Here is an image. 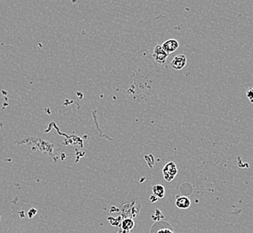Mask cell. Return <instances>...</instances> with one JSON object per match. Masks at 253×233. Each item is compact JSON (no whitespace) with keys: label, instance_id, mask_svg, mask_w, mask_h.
Returning <instances> with one entry per match:
<instances>
[{"label":"cell","instance_id":"cell-3","mask_svg":"<svg viewBox=\"0 0 253 233\" xmlns=\"http://www.w3.org/2000/svg\"><path fill=\"white\" fill-rule=\"evenodd\" d=\"M186 64H187V58L185 55H178L172 59L170 65L175 70H181L182 68H185Z\"/></svg>","mask_w":253,"mask_h":233},{"label":"cell","instance_id":"cell-2","mask_svg":"<svg viewBox=\"0 0 253 233\" xmlns=\"http://www.w3.org/2000/svg\"><path fill=\"white\" fill-rule=\"evenodd\" d=\"M168 54L166 53V51L163 49L162 45H157L155 48L154 53H153V58L155 59L156 63L158 64H165L166 63V59L168 58Z\"/></svg>","mask_w":253,"mask_h":233},{"label":"cell","instance_id":"cell-9","mask_svg":"<svg viewBox=\"0 0 253 233\" xmlns=\"http://www.w3.org/2000/svg\"><path fill=\"white\" fill-rule=\"evenodd\" d=\"M156 233H174L170 229H161Z\"/></svg>","mask_w":253,"mask_h":233},{"label":"cell","instance_id":"cell-7","mask_svg":"<svg viewBox=\"0 0 253 233\" xmlns=\"http://www.w3.org/2000/svg\"><path fill=\"white\" fill-rule=\"evenodd\" d=\"M135 226V223L132 219H125L122 224V229L125 232V233H128L130 232L132 229L134 228Z\"/></svg>","mask_w":253,"mask_h":233},{"label":"cell","instance_id":"cell-1","mask_svg":"<svg viewBox=\"0 0 253 233\" xmlns=\"http://www.w3.org/2000/svg\"><path fill=\"white\" fill-rule=\"evenodd\" d=\"M178 173V170H177V166L173 161H170L166 164L164 169H163V175L164 178L166 181L170 182L174 180L176 175Z\"/></svg>","mask_w":253,"mask_h":233},{"label":"cell","instance_id":"cell-4","mask_svg":"<svg viewBox=\"0 0 253 233\" xmlns=\"http://www.w3.org/2000/svg\"><path fill=\"white\" fill-rule=\"evenodd\" d=\"M162 47L166 53L169 55L177 50V49L179 48V42L176 39H168V40H166V42L163 43Z\"/></svg>","mask_w":253,"mask_h":233},{"label":"cell","instance_id":"cell-8","mask_svg":"<svg viewBox=\"0 0 253 233\" xmlns=\"http://www.w3.org/2000/svg\"><path fill=\"white\" fill-rule=\"evenodd\" d=\"M246 95H247V98H248L249 101L251 102V103H253V88L247 91Z\"/></svg>","mask_w":253,"mask_h":233},{"label":"cell","instance_id":"cell-6","mask_svg":"<svg viewBox=\"0 0 253 233\" xmlns=\"http://www.w3.org/2000/svg\"><path fill=\"white\" fill-rule=\"evenodd\" d=\"M153 194L155 196H156L157 198H163L165 197V194H166V190H165V187L162 186V185H156L153 187Z\"/></svg>","mask_w":253,"mask_h":233},{"label":"cell","instance_id":"cell-5","mask_svg":"<svg viewBox=\"0 0 253 233\" xmlns=\"http://www.w3.org/2000/svg\"><path fill=\"white\" fill-rule=\"evenodd\" d=\"M175 204L179 209H188L190 207L191 202L187 196H178L176 198Z\"/></svg>","mask_w":253,"mask_h":233}]
</instances>
